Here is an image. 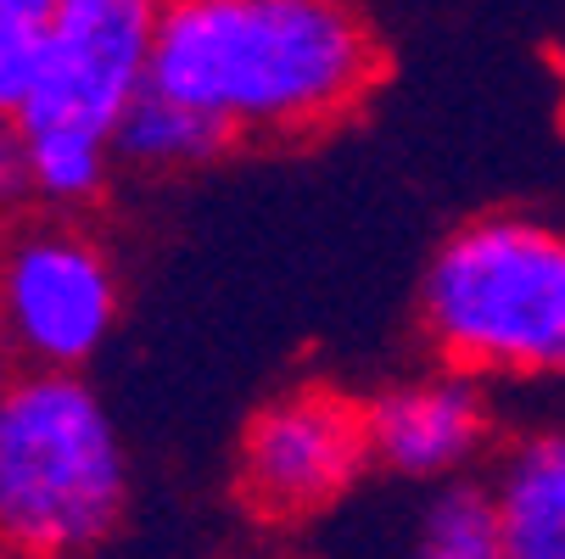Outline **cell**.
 <instances>
[{"label":"cell","instance_id":"cell-1","mask_svg":"<svg viewBox=\"0 0 565 559\" xmlns=\"http://www.w3.org/2000/svg\"><path fill=\"white\" fill-rule=\"evenodd\" d=\"M381 40L353 0H163L151 85L218 118L230 140H297L353 118Z\"/></svg>","mask_w":565,"mask_h":559},{"label":"cell","instance_id":"cell-2","mask_svg":"<svg viewBox=\"0 0 565 559\" xmlns=\"http://www.w3.org/2000/svg\"><path fill=\"white\" fill-rule=\"evenodd\" d=\"M129 509V459L78 369H18L0 391V553L102 548Z\"/></svg>","mask_w":565,"mask_h":559},{"label":"cell","instance_id":"cell-3","mask_svg":"<svg viewBox=\"0 0 565 559\" xmlns=\"http://www.w3.org/2000/svg\"><path fill=\"white\" fill-rule=\"evenodd\" d=\"M420 331L481 380L565 375V229L515 213L459 224L426 264Z\"/></svg>","mask_w":565,"mask_h":559},{"label":"cell","instance_id":"cell-4","mask_svg":"<svg viewBox=\"0 0 565 559\" xmlns=\"http://www.w3.org/2000/svg\"><path fill=\"white\" fill-rule=\"evenodd\" d=\"M163 0H56L45 62L18 112L45 207H90L118 169V129L151 85Z\"/></svg>","mask_w":565,"mask_h":559},{"label":"cell","instance_id":"cell-5","mask_svg":"<svg viewBox=\"0 0 565 559\" xmlns=\"http://www.w3.org/2000/svg\"><path fill=\"white\" fill-rule=\"evenodd\" d=\"M118 325V264L67 207L0 218V342L18 369H85Z\"/></svg>","mask_w":565,"mask_h":559},{"label":"cell","instance_id":"cell-6","mask_svg":"<svg viewBox=\"0 0 565 559\" xmlns=\"http://www.w3.org/2000/svg\"><path fill=\"white\" fill-rule=\"evenodd\" d=\"M375 464L364 404L337 386H291L235 442V498L258 526L291 531L331 515Z\"/></svg>","mask_w":565,"mask_h":559},{"label":"cell","instance_id":"cell-7","mask_svg":"<svg viewBox=\"0 0 565 559\" xmlns=\"http://www.w3.org/2000/svg\"><path fill=\"white\" fill-rule=\"evenodd\" d=\"M370 453L403 482H454L493 437V404L481 375L459 364H437L426 375H403L381 386L370 404Z\"/></svg>","mask_w":565,"mask_h":559},{"label":"cell","instance_id":"cell-8","mask_svg":"<svg viewBox=\"0 0 565 559\" xmlns=\"http://www.w3.org/2000/svg\"><path fill=\"white\" fill-rule=\"evenodd\" d=\"M493 493L504 509V559H565V420L504 453Z\"/></svg>","mask_w":565,"mask_h":559},{"label":"cell","instance_id":"cell-9","mask_svg":"<svg viewBox=\"0 0 565 559\" xmlns=\"http://www.w3.org/2000/svg\"><path fill=\"white\" fill-rule=\"evenodd\" d=\"M230 146L235 140L218 118H207L202 107H191L185 96H174L163 85H146L118 129V163H129L140 174H185V169H202L213 157H224Z\"/></svg>","mask_w":565,"mask_h":559},{"label":"cell","instance_id":"cell-10","mask_svg":"<svg viewBox=\"0 0 565 559\" xmlns=\"http://www.w3.org/2000/svg\"><path fill=\"white\" fill-rule=\"evenodd\" d=\"M415 542L426 559H504V509L493 482L454 475L448 487H437Z\"/></svg>","mask_w":565,"mask_h":559},{"label":"cell","instance_id":"cell-11","mask_svg":"<svg viewBox=\"0 0 565 559\" xmlns=\"http://www.w3.org/2000/svg\"><path fill=\"white\" fill-rule=\"evenodd\" d=\"M56 0H0V118H18L45 62Z\"/></svg>","mask_w":565,"mask_h":559},{"label":"cell","instance_id":"cell-12","mask_svg":"<svg viewBox=\"0 0 565 559\" xmlns=\"http://www.w3.org/2000/svg\"><path fill=\"white\" fill-rule=\"evenodd\" d=\"M40 202L34 191V157H29V135L18 118H0V218L29 213Z\"/></svg>","mask_w":565,"mask_h":559},{"label":"cell","instance_id":"cell-13","mask_svg":"<svg viewBox=\"0 0 565 559\" xmlns=\"http://www.w3.org/2000/svg\"><path fill=\"white\" fill-rule=\"evenodd\" d=\"M12 375H18V358H12V347H7V342H0V391L12 386Z\"/></svg>","mask_w":565,"mask_h":559}]
</instances>
